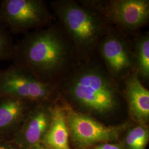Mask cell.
I'll return each mask as SVG.
<instances>
[{
	"label": "cell",
	"mask_w": 149,
	"mask_h": 149,
	"mask_svg": "<svg viewBox=\"0 0 149 149\" xmlns=\"http://www.w3.org/2000/svg\"><path fill=\"white\" fill-rule=\"evenodd\" d=\"M52 16L40 0L0 1V24L14 34L25 33L50 23Z\"/></svg>",
	"instance_id": "6"
},
{
	"label": "cell",
	"mask_w": 149,
	"mask_h": 149,
	"mask_svg": "<svg viewBox=\"0 0 149 149\" xmlns=\"http://www.w3.org/2000/svg\"></svg>",
	"instance_id": "19"
},
{
	"label": "cell",
	"mask_w": 149,
	"mask_h": 149,
	"mask_svg": "<svg viewBox=\"0 0 149 149\" xmlns=\"http://www.w3.org/2000/svg\"><path fill=\"white\" fill-rule=\"evenodd\" d=\"M52 5L79 48L88 49L95 45L103 31L101 21L95 13L73 1L53 2Z\"/></svg>",
	"instance_id": "4"
},
{
	"label": "cell",
	"mask_w": 149,
	"mask_h": 149,
	"mask_svg": "<svg viewBox=\"0 0 149 149\" xmlns=\"http://www.w3.org/2000/svg\"><path fill=\"white\" fill-rule=\"evenodd\" d=\"M101 50L108 68L113 74H121L131 68L132 59L128 49L119 38H107L102 44Z\"/></svg>",
	"instance_id": "12"
},
{
	"label": "cell",
	"mask_w": 149,
	"mask_h": 149,
	"mask_svg": "<svg viewBox=\"0 0 149 149\" xmlns=\"http://www.w3.org/2000/svg\"><path fill=\"white\" fill-rule=\"evenodd\" d=\"M56 91L54 83L38 80L13 64L0 70V97L15 98L32 104L53 103Z\"/></svg>",
	"instance_id": "5"
},
{
	"label": "cell",
	"mask_w": 149,
	"mask_h": 149,
	"mask_svg": "<svg viewBox=\"0 0 149 149\" xmlns=\"http://www.w3.org/2000/svg\"><path fill=\"white\" fill-rule=\"evenodd\" d=\"M29 149H49L48 148L47 146H45L44 145H43L42 143H39L37 144L36 145H34L33 146H32V148H31Z\"/></svg>",
	"instance_id": "18"
},
{
	"label": "cell",
	"mask_w": 149,
	"mask_h": 149,
	"mask_svg": "<svg viewBox=\"0 0 149 149\" xmlns=\"http://www.w3.org/2000/svg\"><path fill=\"white\" fill-rule=\"evenodd\" d=\"M68 57L61 35L53 27L27 34L15 44L13 65L38 80L53 83Z\"/></svg>",
	"instance_id": "1"
},
{
	"label": "cell",
	"mask_w": 149,
	"mask_h": 149,
	"mask_svg": "<svg viewBox=\"0 0 149 149\" xmlns=\"http://www.w3.org/2000/svg\"><path fill=\"white\" fill-rule=\"evenodd\" d=\"M149 140L148 127L146 124H138L126 130L121 143L125 149H145Z\"/></svg>",
	"instance_id": "13"
},
{
	"label": "cell",
	"mask_w": 149,
	"mask_h": 149,
	"mask_svg": "<svg viewBox=\"0 0 149 149\" xmlns=\"http://www.w3.org/2000/svg\"><path fill=\"white\" fill-rule=\"evenodd\" d=\"M63 107L70 143L74 149H90L101 143L118 142L129 128L127 124L107 126L90 115L75 111L68 104Z\"/></svg>",
	"instance_id": "3"
},
{
	"label": "cell",
	"mask_w": 149,
	"mask_h": 149,
	"mask_svg": "<svg viewBox=\"0 0 149 149\" xmlns=\"http://www.w3.org/2000/svg\"><path fill=\"white\" fill-rule=\"evenodd\" d=\"M41 143L49 149H71L64 107L54 102L51 107L50 123Z\"/></svg>",
	"instance_id": "11"
},
{
	"label": "cell",
	"mask_w": 149,
	"mask_h": 149,
	"mask_svg": "<svg viewBox=\"0 0 149 149\" xmlns=\"http://www.w3.org/2000/svg\"><path fill=\"white\" fill-rule=\"evenodd\" d=\"M52 104L38 103L33 105L30 109L13 139L20 149H30L41 143L51 120Z\"/></svg>",
	"instance_id": "7"
},
{
	"label": "cell",
	"mask_w": 149,
	"mask_h": 149,
	"mask_svg": "<svg viewBox=\"0 0 149 149\" xmlns=\"http://www.w3.org/2000/svg\"><path fill=\"white\" fill-rule=\"evenodd\" d=\"M109 14L122 27L135 29L142 26L148 19L149 3L146 0H119L112 2Z\"/></svg>",
	"instance_id": "9"
},
{
	"label": "cell",
	"mask_w": 149,
	"mask_h": 149,
	"mask_svg": "<svg viewBox=\"0 0 149 149\" xmlns=\"http://www.w3.org/2000/svg\"><path fill=\"white\" fill-rule=\"evenodd\" d=\"M15 44L11 33L0 24V61L13 60Z\"/></svg>",
	"instance_id": "14"
},
{
	"label": "cell",
	"mask_w": 149,
	"mask_h": 149,
	"mask_svg": "<svg viewBox=\"0 0 149 149\" xmlns=\"http://www.w3.org/2000/svg\"><path fill=\"white\" fill-rule=\"evenodd\" d=\"M126 95L132 117L138 124H146L149 119V92L138 74H132L127 81Z\"/></svg>",
	"instance_id": "10"
},
{
	"label": "cell",
	"mask_w": 149,
	"mask_h": 149,
	"mask_svg": "<svg viewBox=\"0 0 149 149\" xmlns=\"http://www.w3.org/2000/svg\"><path fill=\"white\" fill-rule=\"evenodd\" d=\"M33 105L15 98L0 97V140L13 139Z\"/></svg>",
	"instance_id": "8"
},
{
	"label": "cell",
	"mask_w": 149,
	"mask_h": 149,
	"mask_svg": "<svg viewBox=\"0 0 149 149\" xmlns=\"http://www.w3.org/2000/svg\"><path fill=\"white\" fill-rule=\"evenodd\" d=\"M137 63L139 72L146 78L149 76V39L148 36L142 38L137 46Z\"/></svg>",
	"instance_id": "15"
},
{
	"label": "cell",
	"mask_w": 149,
	"mask_h": 149,
	"mask_svg": "<svg viewBox=\"0 0 149 149\" xmlns=\"http://www.w3.org/2000/svg\"><path fill=\"white\" fill-rule=\"evenodd\" d=\"M90 149H125L120 141L103 143L98 144Z\"/></svg>",
	"instance_id": "16"
},
{
	"label": "cell",
	"mask_w": 149,
	"mask_h": 149,
	"mask_svg": "<svg viewBox=\"0 0 149 149\" xmlns=\"http://www.w3.org/2000/svg\"><path fill=\"white\" fill-rule=\"evenodd\" d=\"M0 149H21L13 139L0 140Z\"/></svg>",
	"instance_id": "17"
},
{
	"label": "cell",
	"mask_w": 149,
	"mask_h": 149,
	"mask_svg": "<svg viewBox=\"0 0 149 149\" xmlns=\"http://www.w3.org/2000/svg\"><path fill=\"white\" fill-rule=\"evenodd\" d=\"M66 87L72 101L88 112L105 116L117 108L116 88L98 69L88 68L79 71Z\"/></svg>",
	"instance_id": "2"
}]
</instances>
